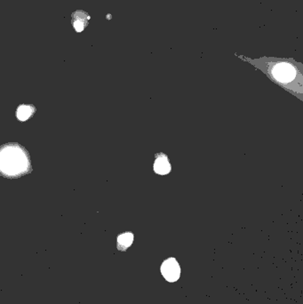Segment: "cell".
Segmentation results:
<instances>
[{
    "label": "cell",
    "mask_w": 303,
    "mask_h": 304,
    "mask_svg": "<svg viewBox=\"0 0 303 304\" xmlns=\"http://www.w3.org/2000/svg\"><path fill=\"white\" fill-rule=\"evenodd\" d=\"M91 19H92L91 14L87 13L86 11L81 10V9L74 11L71 14V26L73 30L78 34L83 33L88 27Z\"/></svg>",
    "instance_id": "3957f363"
},
{
    "label": "cell",
    "mask_w": 303,
    "mask_h": 304,
    "mask_svg": "<svg viewBox=\"0 0 303 304\" xmlns=\"http://www.w3.org/2000/svg\"><path fill=\"white\" fill-rule=\"evenodd\" d=\"M32 172L30 153L18 142L0 146V176L18 179Z\"/></svg>",
    "instance_id": "7a4b0ae2"
},
{
    "label": "cell",
    "mask_w": 303,
    "mask_h": 304,
    "mask_svg": "<svg viewBox=\"0 0 303 304\" xmlns=\"http://www.w3.org/2000/svg\"><path fill=\"white\" fill-rule=\"evenodd\" d=\"M37 111L35 105L31 104H21L18 105L15 111V116L18 121L26 122L30 120Z\"/></svg>",
    "instance_id": "8992f818"
},
{
    "label": "cell",
    "mask_w": 303,
    "mask_h": 304,
    "mask_svg": "<svg viewBox=\"0 0 303 304\" xmlns=\"http://www.w3.org/2000/svg\"><path fill=\"white\" fill-rule=\"evenodd\" d=\"M239 58L250 62L251 65L265 73L273 82L284 87L285 89L298 94L297 96L302 100V64L293 59L262 57L259 59H250L248 57L239 56Z\"/></svg>",
    "instance_id": "6da1fadb"
},
{
    "label": "cell",
    "mask_w": 303,
    "mask_h": 304,
    "mask_svg": "<svg viewBox=\"0 0 303 304\" xmlns=\"http://www.w3.org/2000/svg\"><path fill=\"white\" fill-rule=\"evenodd\" d=\"M153 170L155 173L159 175L168 174L171 170V163L169 161L168 157L165 153H157L155 155V162L153 164Z\"/></svg>",
    "instance_id": "5b68a950"
},
{
    "label": "cell",
    "mask_w": 303,
    "mask_h": 304,
    "mask_svg": "<svg viewBox=\"0 0 303 304\" xmlns=\"http://www.w3.org/2000/svg\"><path fill=\"white\" fill-rule=\"evenodd\" d=\"M105 18H106V20H107V21H110V20L113 18V16H112V14H106Z\"/></svg>",
    "instance_id": "ba28073f"
},
{
    "label": "cell",
    "mask_w": 303,
    "mask_h": 304,
    "mask_svg": "<svg viewBox=\"0 0 303 304\" xmlns=\"http://www.w3.org/2000/svg\"><path fill=\"white\" fill-rule=\"evenodd\" d=\"M161 272L165 280L169 282H175L179 280L181 275V268L179 263L174 258H169L165 260L161 266Z\"/></svg>",
    "instance_id": "277c9868"
},
{
    "label": "cell",
    "mask_w": 303,
    "mask_h": 304,
    "mask_svg": "<svg viewBox=\"0 0 303 304\" xmlns=\"http://www.w3.org/2000/svg\"><path fill=\"white\" fill-rule=\"evenodd\" d=\"M134 242V234L132 232H124L117 236V246L118 250L124 251L131 246Z\"/></svg>",
    "instance_id": "52a82bcc"
}]
</instances>
